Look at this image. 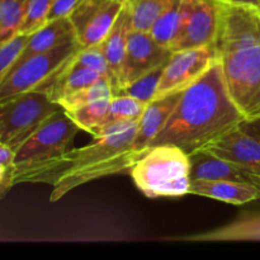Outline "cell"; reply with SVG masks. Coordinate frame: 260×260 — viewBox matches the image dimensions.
Here are the masks:
<instances>
[{
	"label": "cell",
	"mask_w": 260,
	"mask_h": 260,
	"mask_svg": "<svg viewBox=\"0 0 260 260\" xmlns=\"http://www.w3.org/2000/svg\"><path fill=\"white\" fill-rule=\"evenodd\" d=\"M216 61L215 45L174 51L165 65L154 99L183 91L202 78Z\"/></svg>",
	"instance_id": "8"
},
{
	"label": "cell",
	"mask_w": 260,
	"mask_h": 260,
	"mask_svg": "<svg viewBox=\"0 0 260 260\" xmlns=\"http://www.w3.org/2000/svg\"><path fill=\"white\" fill-rule=\"evenodd\" d=\"M249 205H251L250 210H258V211H260V200L254 201V202L249 203Z\"/></svg>",
	"instance_id": "35"
},
{
	"label": "cell",
	"mask_w": 260,
	"mask_h": 260,
	"mask_svg": "<svg viewBox=\"0 0 260 260\" xmlns=\"http://www.w3.org/2000/svg\"><path fill=\"white\" fill-rule=\"evenodd\" d=\"M79 127L62 108L48 117L15 150V167L46 161L73 149Z\"/></svg>",
	"instance_id": "7"
},
{
	"label": "cell",
	"mask_w": 260,
	"mask_h": 260,
	"mask_svg": "<svg viewBox=\"0 0 260 260\" xmlns=\"http://www.w3.org/2000/svg\"><path fill=\"white\" fill-rule=\"evenodd\" d=\"M28 38H29V35L18 33L9 41L0 45V83L5 78V75L9 73L17 58L19 57Z\"/></svg>",
	"instance_id": "28"
},
{
	"label": "cell",
	"mask_w": 260,
	"mask_h": 260,
	"mask_svg": "<svg viewBox=\"0 0 260 260\" xmlns=\"http://www.w3.org/2000/svg\"><path fill=\"white\" fill-rule=\"evenodd\" d=\"M53 0H27V8L18 33L32 35L47 22V15Z\"/></svg>",
	"instance_id": "27"
},
{
	"label": "cell",
	"mask_w": 260,
	"mask_h": 260,
	"mask_svg": "<svg viewBox=\"0 0 260 260\" xmlns=\"http://www.w3.org/2000/svg\"><path fill=\"white\" fill-rule=\"evenodd\" d=\"M74 37H76L75 29H74V25L69 17H62L47 22L40 29L29 35V38H28L24 48L20 52L19 57L17 58L14 65L19 61L29 57V56L52 50V48L57 47L58 45L63 43L65 41Z\"/></svg>",
	"instance_id": "18"
},
{
	"label": "cell",
	"mask_w": 260,
	"mask_h": 260,
	"mask_svg": "<svg viewBox=\"0 0 260 260\" xmlns=\"http://www.w3.org/2000/svg\"><path fill=\"white\" fill-rule=\"evenodd\" d=\"M165 65L167 63L149 71L147 74L142 75L141 78L127 84L126 86H123V88L119 89L118 91H116L113 94L134 96V98L141 101L142 103L149 104L155 98V93H156V89L159 86L160 79H161V74L164 71Z\"/></svg>",
	"instance_id": "26"
},
{
	"label": "cell",
	"mask_w": 260,
	"mask_h": 260,
	"mask_svg": "<svg viewBox=\"0 0 260 260\" xmlns=\"http://www.w3.org/2000/svg\"><path fill=\"white\" fill-rule=\"evenodd\" d=\"M175 0H127L126 8L131 18L132 30L149 32L157 18Z\"/></svg>",
	"instance_id": "21"
},
{
	"label": "cell",
	"mask_w": 260,
	"mask_h": 260,
	"mask_svg": "<svg viewBox=\"0 0 260 260\" xmlns=\"http://www.w3.org/2000/svg\"><path fill=\"white\" fill-rule=\"evenodd\" d=\"M192 0H175L156 19L149 30L157 43L167 48H172L182 35L189 17Z\"/></svg>",
	"instance_id": "20"
},
{
	"label": "cell",
	"mask_w": 260,
	"mask_h": 260,
	"mask_svg": "<svg viewBox=\"0 0 260 260\" xmlns=\"http://www.w3.org/2000/svg\"><path fill=\"white\" fill-rule=\"evenodd\" d=\"M140 121V119H139ZM139 121H123L103 127L91 144L70 149L58 156L28 167L14 165V184L47 183L53 187L51 201L91 180L129 172L140 157L132 151Z\"/></svg>",
	"instance_id": "1"
},
{
	"label": "cell",
	"mask_w": 260,
	"mask_h": 260,
	"mask_svg": "<svg viewBox=\"0 0 260 260\" xmlns=\"http://www.w3.org/2000/svg\"><path fill=\"white\" fill-rule=\"evenodd\" d=\"M146 106L147 104L142 103L141 101L134 98V96L113 94L111 102H109L108 112H107L103 127L111 123H116V122L139 121Z\"/></svg>",
	"instance_id": "23"
},
{
	"label": "cell",
	"mask_w": 260,
	"mask_h": 260,
	"mask_svg": "<svg viewBox=\"0 0 260 260\" xmlns=\"http://www.w3.org/2000/svg\"><path fill=\"white\" fill-rule=\"evenodd\" d=\"M188 241L260 240V211L250 210L233 222L207 233L183 238Z\"/></svg>",
	"instance_id": "19"
},
{
	"label": "cell",
	"mask_w": 260,
	"mask_h": 260,
	"mask_svg": "<svg viewBox=\"0 0 260 260\" xmlns=\"http://www.w3.org/2000/svg\"><path fill=\"white\" fill-rule=\"evenodd\" d=\"M81 2L83 0H53L52 7H51L47 15V22L62 17H69Z\"/></svg>",
	"instance_id": "30"
},
{
	"label": "cell",
	"mask_w": 260,
	"mask_h": 260,
	"mask_svg": "<svg viewBox=\"0 0 260 260\" xmlns=\"http://www.w3.org/2000/svg\"><path fill=\"white\" fill-rule=\"evenodd\" d=\"M61 109L40 90H30L0 104V142L13 150L29 137L43 121Z\"/></svg>",
	"instance_id": "5"
},
{
	"label": "cell",
	"mask_w": 260,
	"mask_h": 260,
	"mask_svg": "<svg viewBox=\"0 0 260 260\" xmlns=\"http://www.w3.org/2000/svg\"><path fill=\"white\" fill-rule=\"evenodd\" d=\"M172 53V50L157 43L150 32L131 30L127 41L119 86L113 93L141 78L149 71L167 63Z\"/></svg>",
	"instance_id": "10"
},
{
	"label": "cell",
	"mask_w": 260,
	"mask_h": 260,
	"mask_svg": "<svg viewBox=\"0 0 260 260\" xmlns=\"http://www.w3.org/2000/svg\"><path fill=\"white\" fill-rule=\"evenodd\" d=\"M131 30V18H129L128 10L124 7L108 35L98 45L108 62L112 91L117 90L119 86V78H121L122 65H123L124 55H126L127 41H128V35Z\"/></svg>",
	"instance_id": "17"
},
{
	"label": "cell",
	"mask_w": 260,
	"mask_h": 260,
	"mask_svg": "<svg viewBox=\"0 0 260 260\" xmlns=\"http://www.w3.org/2000/svg\"><path fill=\"white\" fill-rule=\"evenodd\" d=\"M190 179H225L249 183L260 187V178L241 165L201 150L189 155Z\"/></svg>",
	"instance_id": "14"
},
{
	"label": "cell",
	"mask_w": 260,
	"mask_h": 260,
	"mask_svg": "<svg viewBox=\"0 0 260 260\" xmlns=\"http://www.w3.org/2000/svg\"><path fill=\"white\" fill-rule=\"evenodd\" d=\"M111 99L112 98L99 99V101L90 102L70 111H65V109L63 111L78 124L79 128L89 132L93 136H96L102 131Z\"/></svg>",
	"instance_id": "22"
},
{
	"label": "cell",
	"mask_w": 260,
	"mask_h": 260,
	"mask_svg": "<svg viewBox=\"0 0 260 260\" xmlns=\"http://www.w3.org/2000/svg\"><path fill=\"white\" fill-rule=\"evenodd\" d=\"M220 25V0H192L189 17L172 52L215 45Z\"/></svg>",
	"instance_id": "11"
},
{
	"label": "cell",
	"mask_w": 260,
	"mask_h": 260,
	"mask_svg": "<svg viewBox=\"0 0 260 260\" xmlns=\"http://www.w3.org/2000/svg\"><path fill=\"white\" fill-rule=\"evenodd\" d=\"M215 47L231 99L244 118H259L260 10L220 0Z\"/></svg>",
	"instance_id": "3"
},
{
	"label": "cell",
	"mask_w": 260,
	"mask_h": 260,
	"mask_svg": "<svg viewBox=\"0 0 260 260\" xmlns=\"http://www.w3.org/2000/svg\"><path fill=\"white\" fill-rule=\"evenodd\" d=\"M112 96H113V91H112L111 81L107 78H103L96 81V83L86 86V88L80 89V90L75 91V93L70 94L65 98L60 99L57 104L65 111H70V109L78 108V107L84 106V104L90 103V102L104 98H112Z\"/></svg>",
	"instance_id": "25"
},
{
	"label": "cell",
	"mask_w": 260,
	"mask_h": 260,
	"mask_svg": "<svg viewBox=\"0 0 260 260\" xmlns=\"http://www.w3.org/2000/svg\"><path fill=\"white\" fill-rule=\"evenodd\" d=\"M243 121L245 118L231 99L221 66L216 61L202 78L182 91L151 146L175 145L192 155L207 149Z\"/></svg>",
	"instance_id": "2"
},
{
	"label": "cell",
	"mask_w": 260,
	"mask_h": 260,
	"mask_svg": "<svg viewBox=\"0 0 260 260\" xmlns=\"http://www.w3.org/2000/svg\"><path fill=\"white\" fill-rule=\"evenodd\" d=\"M14 184V165L0 164V198L4 197Z\"/></svg>",
	"instance_id": "31"
},
{
	"label": "cell",
	"mask_w": 260,
	"mask_h": 260,
	"mask_svg": "<svg viewBox=\"0 0 260 260\" xmlns=\"http://www.w3.org/2000/svg\"><path fill=\"white\" fill-rule=\"evenodd\" d=\"M240 127L244 131L248 132V134L260 139V117L255 119H245V121L241 122Z\"/></svg>",
	"instance_id": "33"
},
{
	"label": "cell",
	"mask_w": 260,
	"mask_h": 260,
	"mask_svg": "<svg viewBox=\"0 0 260 260\" xmlns=\"http://www.w3.org/2000/svg\"><path fill=\"white\" fill-rule=\"evenodd\" d=\"M180 95L182 91H178L162 98L152 99L146 106L139 121V128L132 142V151L140 159L150 150L152 141L159 135L169 119L170 114L174 111Z\"/></svg>",
	"instance_id": "13"
},
{
	"label": "cell",
	"mask_w": 260,
	"mask_h": 260,
	"mask_svg": "<svg viewBox=\"0 0 260 260\" xmlns=\"http://www.w3.org/2000/svg\"><path fill=\"white\" fill-rule=\"evenodd\" d=\"M205 150L241 165L260 178V139L244 131L240 126Z\"/></svg>",
	"instance_id": "12"
},
{
	"label": "cell",
	"mask_w": 260,
	"mask_h": 260,
	"mask_svg": "<svg viewBox=\"0 0 260 260\" xmlns=\"http://www.w3.org/2000/svg\"><path fill=\"white\" fill-rule=\"evenodd\" d=\"M80 48V43L74 37L52 50L29 56L15 63L0 83V104L23 93L35 90L60 70Z\"/></svg>",
	"instance_id": "6"
},
{
	"label": "cell",
	"mask_w": 260,
	"mask_h": 260,
	"mask_svg": "<svg viewBox=\"0 0 260 260\" xmlns=\"http://www.w3.org/2000/svg\"><path fill=\"white\" fill-rule=\"evenodd\" d=\"M222 2L231 3V4L246 5V7L255 8V9L260 10V0H222Z\"/></svg>",
	"instance_id": "34"
},
{
	"label": "cell",
	"mask_w": 260,
	"mask_h": 260,
	"mask_svg": "<svg viewBox=\"0 0 260 260\" xmlns=\"http://www.w3.org/2000/svg\"><path fill=\"white\" fill-rule=\"evenodd\" d=\"M189 194L212 198L230 205H249L260 200V187L225 179H192Z\"/></svg>",
	"instance_id": "16"
},
{
	"label": "cell",
	"mask_w": 260,
	"mask_h": 260,
	"mask_svg": "<svg viewBox=\"0 0 260 260\" xmlns=\"http://www.w3.org/2000/svg\"><path fill=\"white\" fill-rule=\"evenodd\" d=\"M128 173L136 187L149 198L189 194L190 157L175 145L151 146Z\"/></svg>",
	"instance_id": "4"
},
{
	"label": "cell",
	"mask_w": 260,
	"mask_h": 260,
	"mask_svg": "<svg viewBox=\"0 0 260 260\" xmlns=\"http://www.w3.org/2000/svg\"><path fill=\"white\" fill-rule=\"evenodd\" d=\"M27 0H0V45L18 35Z\"/></svg>",
	"instance_id": "24"
},
{
	"label": "cell",
	"mask_w": 260,
	"mask_h": 260,
	"mask_svg": "<svg viewBox=\"0 0 260 260\" xmlns=\"http://www.w3.org/2000/svg\"><path fill=\"white\" fill-rule=\"evenodd\" d=\"M73 61L81 66L93 69V70L103 74L104 76L109 79L108 62H107V58L104 56L103 51H102V48L98 45L91 46V47H81L73 56Z\"/></svg>",
	"instance_id": "29"
},
{
	"label": "cell",
	"mask_w": 260,
	"mask_h": 260,
	"mask_svg": "<svg viewBox=\"0 0 260 260\" xmlns=\"http://www.w3.org/2000/svg\"><path fill=\"white\" fill-rule=\"evenodd\" d=\"M15 151L8 145L0 142V164L14 165Z\"/></svg>",
	"instance_id": "32"
},
{
	"label": "cell",
	"mask_w": 260,
	"mask_h": 260,
	"mask_svg": "<svg viewBox=\"0 0 260 260\" xmlns=\"http://www.w3.org/2000/svg\"><path fill=\"white\" fill-rule=\"evenodd\" d=\"M127 0H83L69 15L81 47L96 46L106 38Z\"/></svg>",
	"instance_id": "9"
},
{
	"label": "cell",
	"mask_w": 260,
	"mask_h": 260,
	"mask_svg": "<svg viewBox=\"0 0 260 260\" xmlns=\"http://www.w3.org/2000/svg\"><path fill=\"white\" fill-rule=\"evenodd\" d=\"M103 78H107V76L93 69L75 63L71 57L60 70L56 71L46 81H43L35 90L43 91L47 94L48 98L57 103L60 99L65 98L80 89L86 88Z\"/></svg>",
	"instance_id": "15"
}]
</instances>
